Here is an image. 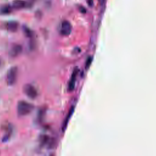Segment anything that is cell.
Returning a JSON list of instances; mask_svg holds the SVG:
<instances>
[{"instance_id":"5bb4252c","label":"cell","mask_w":156,"mask_h":156,"mask_svg":"<svg viewBox=\"0 0 156 156\" xmlns=\"http://www.w3.org/2000/svg\"><path fill=\"white\" fill-rule=\"evenodd\" d=\"M88 4H89V5H92L93 0H88Z\"/></svg>"},{"instance_id":"5b68a950","label":"cell","mask_w":156,"mask_h":156,"mask_svg":"<svg viewBox=\"0 0 156 156\" xmlns=\"http://www.w3.org/2000/svg\"><path fill=\"white\" fill-rule=\"evenodd\" d=\"M29 1L15 0L12 2V7L15 9H21L23 8L30 7Z\"/></svg>"},{"instance_id":"9a60e30c","label":"cell","mask_w":156,"mask_h":156,"mask_svg":"<svg viewBox=\"0 0 156 156\" xmlns=\"http://www.w3.org/2000/svg\"><path fill=\"white\" fill-rule=\"evenodd\" d=\"M1 63H2V60H1V59L0 58V66L1 65Z\"/></svg>"},{"instance_id":"277c9868","label":"cell","mask_w":156,"mask_h":156,"mask_svg":"<svg viewBox=\"0 0 156 156\" xmlns=\"http://www.w3.org/2000/svg\"><path fill=\"white\" fill-rule=\"evenodd\" d=\"M71 30H72V26L71 23L68 21L65 20L62 22L60 29V33L62 35H63V36L69 35L71 32Z\"/></svg>"},{"instance_id":"ba28073f","label":"cell","mask_w":156,"mask_h":156,"mask_svg":"<svg viewBox=\"0 0 156 156\" xmlns=\"http://www.w3.org/2000/svg\"><path fill=\"white\" fill-rule=\"evenodd\" d=\"M5 27L8 30L12 32H15L18 30V23L15 21H8L5 24Z\"/></svg>"},{"instance_id":"6da1fadb","label":"cell","mask_w":156,"mask_h":156,"mask_svg":"<svg viewBox=\"0 0 156 156\" xmlns=\"http://www.w3.org/2000/svg\"><path fill=\"white\" fill-rule=\"evenodd\" d=\"M34 106L30 103L25 101H20L17 105V112L19 116H26L33 110Z\"/></svg>"},{"instance_id":"30bf717a","label":"cell","mask_w":156,"mask_h":156,"mask_svg":"<svg viewBox=\"0 0 156 156\" xmlns=\"http://www.w3.org/2000/svg\"><path fill=\"white\" fill-rule=\"evenodd\" d=\"M73 112H74V107H71V108H70V110L69 111V113H68L67 116L66 117L65 120L64 121V122H63V126H62V131H63V132L65 131V129H66V126H67V124H68V123L69 119L71 116L72 115Z\"/></svg>"},{"instance_id":"52a82bcc","label":"cell","mask_w":156,"mask_h":156,"mask_svg":"<svg viewBox=\"0 0 156 156\" xmlns=\"http://www.w3.org/2000/svg\"><path fill=\"white\" fill-rule=\"evenodd\" d=\"M77 74H78V68H75V69H74V71L73 72L71 79H70V80L69 82V83H68V90H69V91H73V89L74 88L76 77L77 76Z\"/></svg>"},{"instance_id":"9c48e42d","label":"cell","mask_w":156,"mask_h":156,"mask_svg":"<svg viewBox=\"0 0 156 156\" xmlns=\"http://www.w3.org/2000/svg\"><path fill=\"white\" fill-rule=\"evenodd\" d=\"M12 9V6H10L9 4H1L0 5V15H8L11 13Z\"/></svg>"},{"instance_id":"3957f363","label":"cell","mask_w":156,"mask_h":156,"mask_svg":"<svg viewBox=\"0 0 156 156\" xmlns=\"http://www.w3.org/2000/svg\"><path fill=\"white\" fill-rule=\"evenodd\" d=\"M23 91L24 94L30 99H34L37 96V90L31 84H26L23 87Z\"/></svg>"},{"instance_id":"4fadbf2b","label":"cell","mask_w":156,"mask_h":156,"mask_svg":"<svg viewBox=\"0 0 156 156\" xmlns=\"http://www.w3.org/2000/svg\"><path fill=\"white\" fill-rule=\"evenodd\" d=\"M80 11L82 12V13H85L86 12V10L83 7H80Z\"/></svg>"},{"instance_id":"8fae6325","label":"cell","mask_w":156,"mask_h":156,"mask_svg":"<svg viewBox=\"0 0 156 156\" xmlns=\"http://www.w3.org/2000/svg\"><path fill=\"white\" fill-rule=\"evenodd\" d=\"M23 33L24 34V35L29 38H31L33 37V32L32 30H31L28 27H27L26 26H23Z\"/></svg>"},{"instance_id":"7a4b0ae2","label":"cell","mask_w":156,"mask_h":156,"mask_svg":"<svg viewBox=\"0 0 156 156\" xmlns=\"http://www.w3.org/2000/svg\"><path fill=\"white\" fill-rule=\"evenodd\" d=\"M18 76V68L16 66L11 67L7 72L6 82L9 85H13L15 83Z\"/></svg>"},{"instance_id":"7c38bea8","label":"cell","mask_w":156,"mask_h":156,"mask_svg":"<svg viewBox=\"0 0 156 156\" xmlns=\"http://www.w3.org/2000/svg\"><path fill=\"white\" fill-rule=\"evenodd\" d=\"M91 62H92V57H88V58L87 59L86 62H85V68H86V69H88L89 68V66H90V65L91 63Z\"/></svg>"},{"instance_id":"8992f818","label":"cell","mask_w":156,"mask_h":156,"mask_svg":"<svg viewBox=\"0 0 156 156\" xmlns=\"http://www.w3.org/2000/svg\"><path fill=\"white\" fill-rule=\"evenodd\" d=\"M22 46L20 45V44H14L10 52H9V55L11 57H13V58H15L16 57H18L22 52Z\"/></svg>"}]
</instances>
